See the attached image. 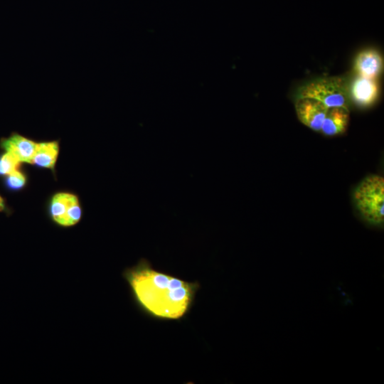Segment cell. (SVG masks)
I'll return each mask as SVG.
<instances>
[{
    "mask_svg": "<svg viewBox=\"0 0 384 384\" xmlns=\"http://www.w3.org/2000/svg\"><path fill=\"white\" fill-rule=\"evenodd\" d=\"M122 276L137 306L147 316L159 320H180L191 310L200 288L153 268L146 259L127 268Z\"/></svg>",
    "mask_w": 384,
    "mask_h": 384,
    "instance_id": "1",
    "label": "cell"
},
{
    "mask_svg": "<svg viewBox=\"0 0 384 384\" xmlns=\"http://www.w3.org/2000/svg\"><path fill=\"white\" fill-rule=\"evenodd\" d=\"M355 206L363 218L374 225L384 220V178L370 175L362 180L353 192Z\"/></svg>",
    "mask_w": 384,
    "mask_h": 384,
    "instance_id": "2",
    "label": "cell"
},
{
    "mask_svg": "<svg viewBox=\"0 0 384 384\" xmlns=\"http://www.w3.org/2000/svg\"><path fill=\"white\" fill-rule=\"evenodd\" d=\"M315 99L327 107H343L349 110L350 97L348 86L343 78L323 77L314 79L302 85L298 90L297 98Z\"/></svg>",
    "mask_w": 384,
    "mask_h": 384,
    "instance_id": "3",
    "label": "cell"
},
{
    "mask_svg": "<svg viewBox=\"0 0 384 384\" xmlns=\"http://www.w3.org/2000/svg\"><path fill=\"white\" fill-rule=\"evenodd\" d=\"M50 215L60 226L70 227L79 223L82 209L78 198L68 192L55 193L50 203Z\"/></svg>",
    "mask_w": 384,
    "mask_h": 384,
    "instance_id": "4",
    "label": "cell"
},
{
    "mask_svg": "<svg viewBox=\"0 0 384 384\" xmlns=\"http://www.w3.org/2000/svg\"><path fill=\"white\" fill-rule=\"evenodd\" d=\"M329 107L310 97L297 98L295 110L299 120L312 130L320 131Z\"/></svg>",
    "mask_w": 384,
    "mask_h": 384,
    "instance_id": "5",
    "label": "cell"
},
{
    "mask_svg": "<svg viewBox=\"0 0 384 384\" xmlns=\"http://www.w3.org/2000/svg\"><path fill=\"white\" fill-rule=\"evenodd\" d=\"M350 99L357 105L369 107L377 100L379 86L376 79L357 75L348 87Z\"/></svg>",
    "mask_w": 384,
    "mask_h": 384,
    "instance_id": "6",
    "label": "cell"
},
{
    "mask_svg": "<svg viewBox=\"0 0 384 384\" xmlns=\"http://www.w3.org/2000/svg\"><path fill=\"white\" fill-rule=\"evenodd\" d=\"M383 69V58L376 49L362 50L354 59L353 70L358 76L376 79Z\"/></svg>",
    "mask_w": 384,
    "mask_h": 384,
    "instance_id": "7",
    "label": "cell"
},
{
    "mask_svg": "<svg viewBox=\"0 0 384 384\" xmlns=\"http://www.w3.org/2000/svg\"><path fill=\"white\" fill-rule=\"evenodd\" d=\"M37 143L17 133H13L1 141V146L15 156L21 163L32 164Z\"/></svg>",
    "mask_w": 384,
    "mask_h": 384,
    "instance_id": "8",
    "label": "cell"
},
{
    "mask_svg": "<svg viewBox=\"0 0 384 384\" xmlns=\"http://www.w3.org/2000/svg\"><path fill=\"white\" fill-rule=\"evenodd\" d=\"M349 122V110L343 107L329 108L321 132L326 136L344 133Z\"/></svg>",
    "mask_w": 384,
    "mask_h": 384,
    "instance_id": "9",
    "label": "cell"
},
{
    "mask_svg": "<svg viewBox=\"0 0 384 384\" xmlns=\"http://www.w3.org/2000/svg\"><path fill=\"white\" fill-rule=\"evenodd\" d=\"M59 150L58 141L38 142L32 164L41 168L53 169Z\"/></svg>",
    "mask_w": 384,
    "mask_h": 384,
    "instance_id": "10",
    "label": "cell"
},
{
    "mask_svg": "<svg viewBox=\"0 0 384 384\" xmlns=\"http://www.w3.org/2000/svg\"><path fill=\"white\" fill-rule=\"evenodd\" d=\"M21 162L12 154L6 152L0 156V175L7 176L18 169Z\"/></svg>",
    "mask_w": 384,
    "mask_h": 384,
    "instance_id": "11",
    "label": "cell"
},
{
    "mask_svg": "<svg viewBox=\"0 0 384 384\" xmlns=\"http://www.w3.org/2000/svg\"><path fill=\"white\" fill-rule=\"evenodd\" d=\"M6 183L9 188L19 190L25 186L26 178L24 174L18 169L6 176Z\"/></svg>",
    "mask_w": 384,
    "mask_h": 384,
    "instance_id": "12",
    "label": "cell"
},
{
    "mask_svg": "<svg viewBox=\"0 0 384 384\" xmlns=\"http://www.w3.org/2000/svg\"><path fill=\"white\" fill-rule=\"evenodd\" d=\"M5 208V203L3 198L0 196V212L3 211Z\"/></svg>",
    "mask_w": 384,
    "mask_h": 384,
    "instance_id": "13",
    "label": "cell"
}]
</instances>
